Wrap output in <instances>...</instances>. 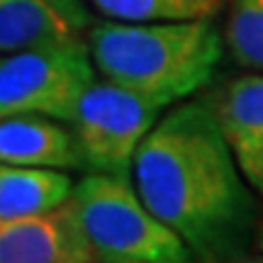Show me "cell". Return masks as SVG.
Returning <instances> with one entry per match:
<instances>
[{
	"mask_svg": "<svg viewBox=\"0 0 263 263\" xmlns=\"http://www.w3.org/2000/svg\"><path fill=\"white\" fill-rule=\"evenodd\" d=\"M132 178L144 205L200 263L246 256L258 210L212 103L193 100L163 115L139 144Z\"/></svg>",
	"mask_w": 263,
	"mask_h": 263,
	"instance_id": "cell-1",
	"label": "cell"
},
{
	"mask_svg": "<svg viewBox=\"0 0 263 263\" xmlns=\"http://www.w3.org/2000/svg\"><path fill=\"white\" fill-rule=\"evenodd\" d=\"M85 44L103 78L166 105L210 83L222 59V37L210 17L93 22Z\"/></svg>",
	"mask_w": 263,
	"mask_h": 263,
	"instance_id": "cell-2",
	"label": "cell"
},
{
	"mask_svg": "<svg viewBox=\"0 0 263 263\" xmlns=\"http://www.w3.org/2000/svg\"><path fill=\"white\" fill-rule=\"evenodd\" d=\"M68 202L95 263L195 261L188 244L144 205L132 178L88 173Z\"/></svg>",
	"mask_w": 263,
	"mask_h": 263,
	"instance_id": "cell-3",
	"label": "cell"
},
{
	"mask_svg": "<svg viewBox=\"0 0 263 263\" xmlns=\"http://www.w3.org/2000/svg\"><path fill=\"white\" fill-rule=\"evenodd\" d=\"M93 68L81 39L10 51L0 57V117L34 112L71 124Z\"/></svg>",
	"mask_w": 263,
	"mask_h": 263,
	"instance_id": "cell-4",
	"label": "cell"
},
{
	"mask_svg": "<svg viewBox=\"0 0 263 263\" xmlns=\"http://www.w3.org/2000/svg\"><path fill=\"white\" fill-rule=\"evenodd\" d=\"M166 103L112 81H93L76 107L71 129L88 173L132 178L139 144L159 122Z\"/></svg>",
	"mask_w": 263,
	"mask_h": 263,
	"instance_id": "cell-5",
	"label": "cell"
},
{
	"mask_svg": "<svg viewBox=\"0 0 263 263\" xmlns=\"http://www.w3.org/2000/svg\"><path fill=\"white\" fill-rule=\"evenodd\" d=\"M0 263H95L71 202L0 222Z\"/></svg>",
	"mask_w": 263,
	"mask_h": 263,
	"instance_id": "cell-6",
	"label": "cell"
},
{
	"mask_svg": "<svg viewBox=\"0 0 263 263\" xmlns=\"http://www.w3.org/2000/svg\"><path fill=\"white\" fill-rule=\"evenodd\" d=\"M212 107L244 178L263 197V73L229 81Z\"/></svg>",
	"mask_w": 263,
	"mask_h": 263,
	"instance_id": "cell-7",
	"label": "cell"
},
{
	"mask_svg": "<svg viewBox=\"0 0 263 263\" xmlns=\"http://www.w3.org/2000/svg\"><path fill=\"white\" fill-rule=\"evenodd\" d=\"M93 25L78 0H0V54L81 39Z\"/></svg>",
	"mask_w": 263,
	"mask_h": 263,
	"instance_id": "cell-8",
	"label": "cell"
},
{
	"mask_svg": "<svg viewBox=\"0 0 263 263\" xmlns=\"http://www.w3.org/2000/svg\"><path fill=\"white\" fill-rule=\"evenodd\" d=\"M0 161L37 168H83L73 129L47 115L0 117Z\"/></svg>",
	"mask_w": 263,
	"mask_h": 263,
	"instance_id": "cell-9",
	"label": "cell"
},
{
	"mask_svg": "<svg viewBox=\"0 0 263 263\" xmlns=\"http://www.w3.org/2000/svg\"><path fill=\"white\" fill-rule=\"evenodd\" d=\"M73 185V180L59 168L0 161V222L59 210L71 200Z\"/></svg>",
	"mask_w": 263,
	"mask_h": 263,
	"instance_id": "cell-10",
	"label": "cell"
},
{
	"mask_svg": "<svg viewBox=\"0 0 263 263\" xmlns=\"http://www.w3.org/2000/svg\"><path fill=\"white\" fill-rule=\"evenodd\" d=\"M110 20L122 22H180L212 17L222 0H90Z\"/></svg>",
	"mask_w": 263,
	"mask_h": 263,
	"instance_id": "cell-11",
	"label": "cell"
},
{
	"mask_svg": "<svg viewBox=\"0 0 263 263\" xmlns=\"http://www.w3.org/2000/svg\"><path fill=\"white\" fill-rule=\"evenodd\" d=\"M227 44L244 68L263 73V0H232Z\"/></svg>",
	"mask_w": 263,
	"mask_h": 263,
	"instance_id": "cell-12",
	"label": "cell"
},
{
	"mask_svg": "<svg viewBox=\"0 0 263 263\" xmlns=\"http://www.w3.org/2000/svg\"><path fill=\"white\" fill-rule=\"evenodd\" d=\"M234 263H263V256H256V258H239V261H234Z\"/></svg>",
	"mask_w": 263,
	"mask_h": 263,
	"instance_id": "cell-13",
	"label": "cell"
},
{
	"mask_svg": "<svg viewBox=\"0 0 263 263\" xmlns=\"http://www.w3.org/2000/svg\"><path fill=\"white\" fill-rule=\"evenodd\" d=\"M261 249H263V234H261Z\"/></svg>",
	"mask_w": 263,
	"mask_h": 263,
	"instance_id": "cell-14",
	"label": "cell"
}]
</instances>
